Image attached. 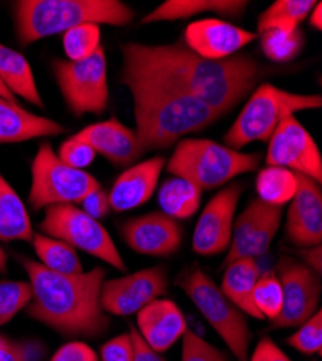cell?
<instances>
[{
    "instance_id": "obj_37",
    "label": "cell",
    "mask_w": 322,
    "mask_h": 361,
    "mask_svg": "<svg viewBox=\"0 0 322 361\" xmlns=\"http://www.w3.org/2000/svg\"><path fill=\"white\" fill-rule=\"evenodd\" d=\"M181 361H227L225 354L187 328L182 336Z\"/></svg>"
},
{
    "instance_id": "obj_23",
    "label": "cell",
    "mask_w": 322,
    "mask_h": 361,
    "mask_svg": "<svg viewBox=\"0 0 322 361\" xmlns=\"http://www.w3.org/2000/svg\"><path fill=\"white\" fill-rule=\"evenodd\" d=\"M259 276L260 266L256 259H239L224 267L220 289L243 314L263 319L253 304V289Z\"/></svg>"
},
{
    "instance_id": "obj_14",
    "label": "cell",
    "mask_w": 322,
    "mask_h": 361,
    "mask_svg": "<svg viewBox=\"0 0 322 361\" xmlns=\"http://www.w3.org/2000/svg\"><path fill=\"white\" fill-rule=\"evenodd\" d=\"M243 191V184L234 183L209 201L194 228L192 250L195 253L214 256L228 250L234 216Z\"/></svg>"
},
{
    "instance_id": "obj_16",
    "label": "cell",
    "mask_w": 322,
    "mask_h": 361,
    "mask_svg": "<svg viewBox=\"0 0 322 361\" xmlns=\"http://www.w3.org/2000/svg\"><path fill=\"white\" fill-rule=\"evenodd\" d=\"M298 188L290 201L286 237L299 247L319 246L322 240V191L308 176L297 173Z\"/></svg>"
},
{
    "instance_id": "obj_5",
    "label": "cell",
    "mask_w": 322,
    "mask_h": 361,
    "mask_svg": "<svg viewBox=\"0 0 322 361\" xmlns=\"http://www.w3.org/2000/svg\"><path fill=\"white\" fill-rule=\"evenodd\" d=\"M260 162L259 154H242L209 139H185L175 147L166 171L190 180L201 191H209L242 173L256 171Z\"/></svg>"
},
{
    "instance_id": "obj_30",
    "label": "cell",
    "mask_w": 322,
    "mask_h": 361,
    "mask_svg": "<svg viewBox=\"0 0 322 361\" xmlns=\"http://www.w3.org/2000/svg\"><path fill=\"white\" fill-rule=\"evenodd\" d=\"M269 204L263 202L261 200H253L244 212L237 217V220L233 223V233H231V243L227 250V256L223 262V269L230 263L236 262L242 249L247 245L253 233L260 226L263 217L269 209Z\"/></svg>"
},
{
    "instance_id": "obj_18",
    "label": "cell",
    "mask_w": 322,
    "mask_h": 361,
    "mask_svg": "<svg viewBox=\"0 0 322 361\" xmlns=\"http://www.w3.org/2000/svg\"><path fill=\"white\" fill-rule=\"evenodd\" d=\"M74 136L89 143L96 154L114 166H129L143 155L136 132L117 118L87 126Z\"/></svg>"
},
{
    "instance_id": "obj_43",
    "label": "cell",
    "mask_w": 322,
    "mask_h": 361,
    "mask_svg": "<svg viewBox=\"0 0 322 361\" xmlns=\"http://www.w3.org/2000/svg\"><path fill=\"white\" fill-rule=\"evenodd\" d=\"M0 361H29L26 345L0 334Z\"/></svg>"
},
{
    "instance_id": "obj_9",
    "label": "cell",
    "mask_w": 322,
    "mask_h": 361,
    "mask_svg": "<svg viewBox=\"0 0 322 361\" xmlns=\"http://www.w3.org/2000/svg\"><path fill=\"white\" fill-rule=\"evenodd\" d=\"M39 230L45 235L63 240L75 250H82L109 263L120 272L126 270L122 255L117 250L109 231L73 204L45 208Z\"/></svg>"
},
{
    "instance_id": "obj_2",
    "label": "cell",
    "mask_w": 322,
    "mask_h": 361,
    "mask_svg": "<svg viewBox=\"0 0 322 361\" xmlns=\"http://www.w3.org/2000/svg\"><path fill=\"white\" fill-rule=\"evenodd\" d=\"M29 276L32 299L27 315L67 337H97L107 331L110 318L100 305L106 278L103 267L78 275H60L29 257H20Z\"/></svg>"
},
{
    "instance_id": "obj_1",
    "label": "cell",
    "mask_w": 322,
    "mask_h": 361,
    "mask_svg": "<svg viewBox=\"0 0 322 361\" xmlns=\"http://www.w3.org/2000/svg\"><path fill=\"white\" fill-rule=\"evenodd\" d=\"M120 78L148 81L192 96L220 116L236 107L256 85L260 66L249 55L220 61L201 58L184 42L171 45H122Z\"/></svg>"
},
{
    "instance_id": "obj_13",
    "label": "cell",
    "mask_w": 322,
    "mask_h": 361,
    "mask_svg": "<svg viewBox=\"0 0 322 361\" xmlns=\"http://www.w3.org/2000/svg\"><path fill=\"white\" fill-rule=\"evenodd\" d=\"M168 285L165 267L143 269L123 278L104 281L100 290V305L110 315L137 314L152 300L162 298L168 292Z\"/></svg>"
},
{
    "instance_id": "obj_26",
    "label": "cell",
    "mask_w": 322,
    "mask_h": 361,
    "mask_svg": "<svg viewBox=\"0 0 322 361\" xmlns=\"http://www.w3.org/2000/svg\"><path fill=\"white\" fill-rule=\"evenodd\" d=\"M201 190L190 180L172 176L162 184L158 201L162 213L173 220H185L192 217L201 204Z\"/></svg>"
},
{
    "instance_id": "obj_39",
    "label": "cell",
    "mask_w": 322,
    "mask_h": 361,
    "mask_svg": "<svg viewBox=\"0 0 322 361\" xmlns=\"http://www.w3.org/2000/svg\"><path fill=\"white\" fill-rule=\"evenodd\" d=\"M101 361H133L135 360V347L130 333L120 334L100 348Z\"/></svg>"
},
{
    "instance_id": "obj_41",
    "label": "cell",
    "mask_w": 322,
    "mask_h": 361,
    "mask_svg": "<svg viewBox=\"0 0 322 361\" xmlns=\"http://www.w3.org/2000/svg\"><path fill=\"white\" fill-rule=\"evenodd\" d=\"M80 204L82 205V208H81L82 212L97 221L101 219H106L111 212L110 201H109V192H106L103 188L93 191L92 194L87 195Z\"/></svg>"
},
{
    "instance_id": "obj_11",
    "label": "cell",
    "mask_w": 322,
    "mask_h": 361,
    "mask_svg": "<svg viewBox=\"0 0 322 361\" xmlns=\"http://www.w3.org/2000/svg\"><path fill=\"white\" fill-rule=\"evenodd\" d=\"M275 274L282 286L283 302L272 328L299 326L319 310L321 276L305 263L287 256L280 257Z\"/></svg>"
},
{
    "instance_id": "obj_4",
    "label": "cell",
    "mask_w": 322,
    "mask_h": 361,
    "mask_svg": "<svg viewBox=\"0 0 322 361\" xmlns=\"http://www.w3.org/2000/svg\"><path fill=\"white\" fill-rule=\"evenodd\" d=\"M12 9L15 34L22 47L84 23L126 26L135 18L120 0H19Z\"/></svg>"
},
{
    "instance_id": "obj_36",
    "label": "cell",
    "mask_w": 322,
    "mask_h": 361,
    "mask_svg": "<svg viewBox=\"0 0 322 361\" xmlns=\"http://www.w3.org/2000/svg\"><path fill=\"white\" fill-rule=\"evenodd\" d=\"M286 344L305 355H321L322 353V312L318 310L309 319L299 325L294 336L286 340Z\"/></svg>"
},
{
    "instance_id": "obj_19",
    "label": "cell",
    "mask_w": 322,
    "mask_h": 361,
    "mask_svg": "<svg viewBox=\"0 0 322 361\" xmlns=\"http://www.w3.org/2000/svg\"><path fill=\"white\" fill-rule=\"evenodd\" d=\"M137 333L156 353L168 351L182 338L188 325L178 308L169 299L158 298L137 312Z\"/></svg>"
},
{
    "instance_id": "obj_24",
    "label": "cell",
    "mask_w": 322,
    "mask_h": 361,
    "mask_svg": "<svg viewBox=\"0 0 322 361\" xmlns=\"http://www.w3.org/2000/svg\"><path fill=\"white\" fill-rule=\"evenodd\" d=\"M0 81L16 97L44 107L42 97L27 59L18 51L0 44Z\"/></svg>"
},
{
    "instance_id": "obj_22",
    "label": "cell",
    "mask_w": 322,
    "mask_h": 361,
    "mask_svg": "<svg viewBox=\"0 0 322 361\" xmlns=\"http://www.w3.org/2000/svg\"><path fill=\"white\" fill-rule=\"evenodd\" d=\"M247 6L249 2H243V0H168L143 16L140 23L148 25L154 22L178 20L201 13H217L239 19Z\"/></svg>"
},
{
    "instance_id": "obj_32",
    "label": "cell",
    "mask_w": 322,
    "mask_h": 361,
    "mask_svg": "<svg viewBox=\"0 0 322 361\" xmlns=\"http://www.w3.org/2000/svg\"><path fill=\"white\" fill-rule=\"evenodd\" d=\"M101 29L94 23L75 26L63 34V45L68 61L77 63L90 58L101 45Z\"/></svg>"
},
{
    "instance_id": "obj_44",
    "label": "cell",
    "mask_w": 322,
    "mask_h": 361,
    "mask_svg": "<svg viewBox=\"0 0 322 361\" xmlns=\"http://www.w3.org/2000/svg\"><path fill=\"white\" fill-rule=\"evenodd\" d=\"M130 337L133 340V347H135V360L133 361H165V358L154 351L148 344L143 341L140 334L137 333V329L135 326H130L129 329Z\"/></svg>"
},
{
    "instance_id": "obj_46",
    "label": "cell",
    "mask_w": 322,
    "mask_h": 361,
    "mask_svg": "<svg viewBox=\"0 0 322 361\" xmlns=\"http://www.w3.org/2000/svg\"><path fill=\"white\" fill-rule=\"evenodd\" d=\"M309 23H311V26L318 29V31H321L322 29V5H321V2H316L315 8L311 11Z\"/></svg>"
},
{
    "instance_id": "obj_20",
    "label": "cell",
    "mask_w": 322,
    "mask_h": 361,
    "mask_svg": "<svg viewBox=\"0 0 322 361\" xmlns=\"http://www.w3.org/2000/svg\"><path fill=\"white\" fill-rule=\"evenodd\" d=\"M165 166L162 157H155L128 168L109 192L110 207L114 213H123L148 202L154 195L161 172Z\"/></svg>"
},
{
    "instance_id": "obj_6",
    "label": "cell",
    "mask_w": 322,
    "mask_h": 361,
    "mask_svg": "<svg viewBox=\"0 0 322 361\" xmlns=\"http://www.w3.org/2000/svg\"><path fill=\"white\" fill-rule=\"evenodd\" d=\"M321 106L322 99L318 94H297L269 82L261 84L225 133L224 143L230 149L239 150L256 140L269 142L285 117L297 111L321 109Z\"/></svg>"
},
{
    "instance_id": "obj_25",
    "label": "cell",
    "mask_w": 322,
    "mask_h": 361,
    "mask_svg": "<svg viewBox=\"0 0 322 361\" xmlns=\"http://www.w3.org/2000/svg\"><path fill=\"white\" fill-rule=\"evenodd\" d=\"M34 228L27 209L0 172V242H32Z\"/></svg>"
},
{
    "instance_id": "obj_34",
    "label": "cell",
    "mask_w": 322,
    "mask_h": 361,
    "mask_svg": "<svg viewBox=\"0 0 322 361\" xmlns=\"http://www.w3.org/2000/svg\"><path fill=\"white\" fill-rule=\"evenodd\" d=\"M282 216H283V207L271 205L265 217H263L260 226L253 233L247 245L239 253L237 260L239 259H256V257H260L265 255L269 250L273 238L280 227Z\"/></svg>"
},
{
    "instance_id": "obj_29",
    "label": "cell",
    "mask_w": 322,
    "mask_h": 361,
    "mask_svg": "<svg viewBox=\"0 0 322 361\" xmlns=\"http://www.w3.org/2000/svg\"><path fill=\"white\" fill-rule=\"evenodd\" d=\"M298 180L295 172L280 166L263 168L256 179L259 200L273 207H283L295 197Z\"/></svg>"
},
{
    "instance_id": "obj_8",
    "label": "cell",
    "mask_w": 322,
    "mask_h": 361,
    "mask_svg": "<svg viewBox=\"0 0 322 361\" xmlns=\"http://www.w3.org/2000/svg\"><path fill=\"white\" fill-rule=\"evenodd\" d=\"M31 173L27 202L35 212L52 205L80 204L87 195L101 188L99 180L89 172L66 165L48 142L38 147Z\"/></svg>"
},
{
    "instance_id": "obj_12",
    "label": "cell",
    "mask_w": 322,
    "mask_h": 361,
    "mask_svg": "<svg viewBox=\"0 0 322 361\" xmlns=\"http://www.w3.org/2000/svg\"><path fill=\"white\" fill-rule=\"evenodd\" d=\"M266 164L308 176L319 185L322 183V157L319 149L314 137L294 114L285 117L271 136Z\"/></svg>"
},
{
    "instance_id": "obj_10",
    "label": "cell",
    "mask_w": 322,
    "mask_h": 361,
    "mask_svg": "<svg viewBox=\"0 0 322 361\" xmlns=\"http://www.w3.org/2000/svg\"><path fill=\"white\" fill-rule=\"evenodd\" d=\"M54 77L70 111L81 117L84 114H101L109 103L107 59L100 47L84 61L55 59Z\"/></svg>"
},
{
    "instance_id": "obj_45",
    "label": "cell",
    "mask_w": 322,
    "mask_h": 361,
    "mask_svg": "<svg viewBox=\"0 0 322 361\" xmlns=\"http://www.w3.org/2000/svg\"><path fill=\"white\" fill-rule=\"evenodd\" d=\"M301 256L305 260V264L308 267H311L314 272H316L321 276V272H322V249H321V245L304 249L301 252Z\"/></svg>"
},
{
    "instance_id": "obj_35",
    "label": "cell",
    "mask_w": 322,
    "mask_h": 361,
    "mask_svg": "<svg viewBox=\"0 0 322 361\" xmlns=\"http://www.w3.org/2000/svg\"><path fill=\"white\" fill-rule=\"evenodd\" d=\"M32 299V288L23 281H0V326L12 321Z\"/></svg>"
},
{
    "instance_id": "obj_3",
    "label": "cell",
    "mask_w": 322,
    "mask_h": 361,
    "mask_svg": "<svg viewBox=\"0 0 322 361\" xmlns=\"http://www.w3.org/2000/svg\"><path fill=\"white\" fill-rule=\"evenodd\" d=\"M133 96L136 135L143 154L169 147L182 136L213 125L221 116L201 100L136 78H120Z\"/></svg>"
},
{
    "instance_id": "obj_47",
    "label": "cell",
    "mask_w": 322,
    "mask_h": 361,
    "mask_svg": "<svg viewBox=\"0 0 322 361\" xmlns=\"http://www.w3.org/2000/svg\"><path fill=\"white\" fill-rule=\"evenodd\" d=\"M0 97L2 99H5V100H8V102H12V103H18V100H16V97L9 92V90L4 85V82L0 81Z\"/></svg>"
},
{
    "instance_id": "obj_40",
    "label": "cell",
    "mask_w": 322,
    "mask_h": 361,
    "mask_svg": "<svg viewBox=\"0 0 322 361\" xmlns=\"http://www.w3.org/2000/svg\"><path fill=\"white\" fill-rule=\"evenodd\" d=\"M51 361H99V355L85 343L71 341L58 348Z\"/></svg>"
},
{
    "instance_id": "obj_17",
    "label": "cell",
    "mask_w": 322,
    "mask_h": 361,
    "mask_svg": "<svg viewBox=\"0 0 322 361\" xmlns=\"http://www.w3.org/2000/svg\"><path fill=\"white\" fill-rule=\"evenodd\" d=\"M122 237L140 255L163 257L181 247L182 230L177 220L156 212L128 220L122 226Z\"/></svg>"
},
{
    "instance_id": "obj_28",
    "label": "cell",
    "mask_w": 322,
    "mask_h": 361,
    "mask_svg": "<svg viewBox=\"0 0 322 361\" xmlns=\"http://www.w3.org/2000/svg\"><path fill=\"white\" fill-rule=\"evenodd\" d=\"M314 0H278L265 12H261L257 20L259 34L268 29H280L292 32L299 29V25L309 16L315 8Z\"/></svg>"
},
{
    "instance_id": "obj_38",
    "label": "cell",
    "mask_w": 322,
    "mask_h": 361,
    "mask_svg": "<svg viewBox=\"0 0 322 361\" xmlns=\"http://www.w3.org/2000/svg\"><path fill=\"white\" fill-rule=\"evenodd\" d=\"M56 155L66 165L74 169L84 171V168L90 166L94 162L97 154L89 143L77 139L75 136H71L61 143Z\"/></svg>"
},
{
    "instance_id": "obj_33",
    "label": "cell",
    "mask_w": 322,
    "mask_h": 361,
    "mask_svg": "<svg viewBox=\"0 0 322 361\" xmlns=\"http://www.w3.org/2000/svg\"><path fill=\"white\" fill-rule=\"evenodd\" d=\"M282 286L273 270L260 274L253 289V304L263 319H276L282 311Z\"/></svg>"
},
{
    "instance_id": "obj_21",
    "label": "cell",
    "mask_w": 322,
    "mask_h": 361,
    "mask_svg": "<svg viewBox=\"0 0 322 361\" xmlns=\"http://www.w3.org/2000/svg\"><path fill=\"white\" fill-rule=\"evenodd\" d=\"M64 132L66 128L55 120L34 114L18 103L0 97V143H20Z\"/></svg>"
},
{
    "instance_id": "obj_7",
    "label": "cell",
    "mask_w": 322,
    "mask_h": 361,
    "mask_svg": "<svg viewBox=\"0 0 322 361\" xmlns=\"http://www.w3.org/2000/svg\"><path fill=\"white\" fill-rule=\"evenodd\" d=\"M178 286L216 329L233 355L239 361H249L252 333L246 317L223 293L214 281L199 267H194L185 269L180 275Z\"/></svg>"
},
{
    "instance_id": "obj_31",
    "label": "cell",
    "mask_w": 322,
    "mask_h": 361,
    "mask_svg": "<svg viewBox=\"0 0 322 361\" xmlns=\"http://www.w3.org/2000/svg\"><path fill=\"white\" fill-rule=\"evenodd\" d=\"M263 54L273 63H287L299 55L305 44V34L301 29L285 32L280 29H268L257 34Z\"/></svg>"
},
{
    "instance_id": "obj_48",
    "label": "cell",
    "mask_w": 322,
    "mask_h": 361,
    "mask_svg": "<svg viewBox=\"0 0 322 361\" xmlns=\"http://www.w3.org/2000/svg\"><path fill=\"white\" fill-rule=\"evenodd\" d=\"M8 272V255L4 250L2 245H0V274Z\"/></svg>"
},
{
    "instance_id": "obj_15",
    "label": "cell",
    "mask_w": 322,
    "mask_h": 361,
    "mask_svg": "<svg viewBox=\"0 0 322 361\" xmlns=\"http://www.w3.org/2000/svg\"><path fill=\"white\" fill-rule=\"evenodd\" d=\"M256 38H259L257 34L243 27L221 19L207 18L187 26L184 44L201 58L220 61L230 58V55L244 48Z\"/></svg>"
},
{
    "instance_id": "obj_27",
    "label": "cell",
    "mask_w": 322,
    "mask_h": 361,
    "mask_svg": "<svg viewBox=\"0 0 322 361\" xmlns=\"http://www.w3.org/2000/svg\"><path fill=\"white\" fill-rule=\"evenodd\" d=\"M34 250L39 263L60 275H78L84 272L77 250L68 243L42 233H34Z\"/></svg>"
},
{
    "instance_id": "obj_42",
    "label": "cell",
    "mask_w": 322,
    "mask_h": 361,
    "mask_svg": "<svg viewBox=\"0 0 322 361\" xmlns=\"http://www.w3.org/2000/svg\"><path fill=\"white\" fill-rule=\"evenodd\" d=\"M249 361H292V360L279 348V345L272 338L263 337L257 343Z\"/></svg>"
}]
</instances>
